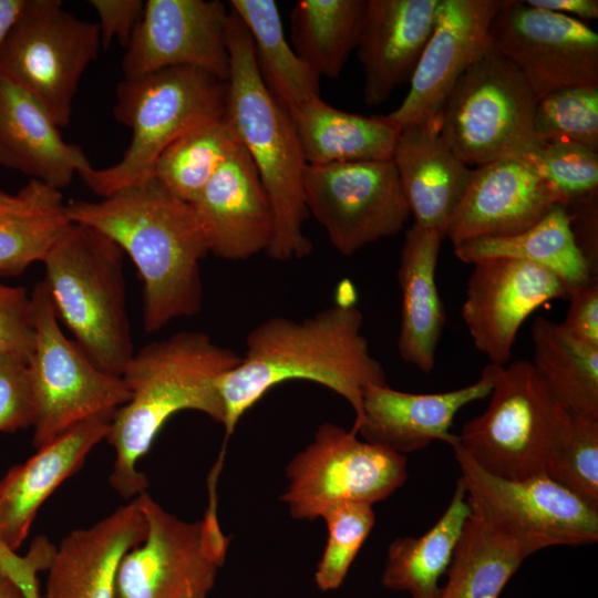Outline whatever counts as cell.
I'll use <instances>...</instances> for the list:
<instances>
[{
    "instance_id": "1",
    "label": "cell",
    "mask_w": 598,
    "mask_h": 598,
    "mask_svg": "<svg viewBox=\"0 0 598 598\" xmlns=\"http://www.w3.org/2000/svg\"><path fill=\"white\" fill-rule=\"evenodd\" d=\"M364 318L352 303L340 301L301 320L270 317L246 337L239 363L218 379L225 409V441L241 416L280 383L305 380L343 398L362 423L364 390L386 384L384 369L362 332Z\"/></svg>"
},
{
    "instance_id": "2",
    "label": "cell",
    "mask_w": 598,
    "mask_h": 598,
    "mask_svg": "<svg viewBox=\"0 0 598 598\" xmlns=\"http://www.w3.org/2000/svg\"><path fill=\"white\" fill-rule=\"evenodd\" d=\"M70 221L95 228L133 261L143 283L147 333L203 307L200 261L209 254L192 204L153 176L100 200L65 204Z\"/></svg>"
},
{
    "instance_id": "3",
    "label": "cell",
    "mask_w": 598,
    "mask_h": 598,
    "mask_svg": "<svg viewBox=\"0 0 598 598\" xmlns=\"http://www.w3.org/2000/svg\"><path fill=\"white\" fill-rule=\"evenodd\" d=\"M241 359L202 331L183 330L135 351L121 377L130 400L112 416L106 435L115 451L110 484L123 498L146 492L148 480L138 471L164 424L192 410L224 424L218 379Z\"/></svg>"
},
{
    "instance_id": "4",
    "label": "cell",
    "mask_w": 598,
    "mask_h": 598,
    "mask_svg": "<svg viewBox=\"0 0 598 598\" xmlns=\"http://www.w3.org/2000/svg\"><path fill=\"white\" fill-rule=\"evenodd\" d=\"M229 11L226 117L250 157L271 207L274 230L266 254L281 262L301 259L312 250L303 230L309 215L303 188L307 163L289 112L259 75L247 29Z\"/></svg>"
},
{
    "instance_id": "5",
    "label": "cell",
    "mask_w": 598,
    "mask_h": 598,
    "mask_svg": "<svg viewBox=\"0 0 598 598\" xmlns=\"http://www.w3.org/2000/svg\"><path fill=\"white\" fill-rule=\"evenodd\" d=\"M42 262L59 320L102 370L121 375L135 352L123 250L95 228L70 221Z\"/></svg>"
},
{
    "instance_id": "6",
    "label": "cell",
    "mask_w": 598,
    "mask_h": 598,
    "mask_svg": "<svg viewBox=\"0 0 598 598\" xmlns=\"http://www.w3.org/2000/svg\"><path fill=\"white\" fill-rule=\"evenodd\" d=\"M227 82L196 68L178 66L116 86L113 115L132 131L122 158L79 173L101 198L152 176L159 155L183 135L226 116Z\"/></svg>"
},
{
    "instance_id": "7",
    "label": "cell",
    "mask_w": 598,
    "mask_h": 598,
    "mask_svg": "<svg viewBox=\"0 0 598 598\" xmlns=\"http://www.w3.org/2000/svg\"><path fill=\"white\" fill-rule=\"evenodd\" d=\"M488 398L485 411L467 421L448 445L503 478L545 473L570 432V413L526 360L498 367Z\"/></svg>"
},
{
    "instance_id": "8",
    "label": "cell",
    "mask_w": 598,
    "mask_h": 598,
    "mask_svg": "<svg viewBox=\"0 0 598 598\" xmlns=\"http://www.w3.org/2000/svg\"><path fill=\"white\" fill-rule=\"evenodd\" d=\"M537 101L519 70L489 50L448 92L437 114L441 136L471 168L520 157L537 143Z\"/></svg>"
},
{
    "instance_id": "9",
    "label": "cell",
    "mask_w": 598,
    "mask_h": 598,
    "mask_svg": "<svg viewBox=\"0 0 598 598\" xmlns=\"http://www.w3.org/2000/svg\"><path fill=\"white\" fill-rule=\"evenodd\" d=\"M35 341L28 362L34 404L32 444L39 448L73 426L113 416L130 400L121 375L102 370L63 333L43 280L31 293Z\"/></svg>"
},
{
    "instance_id": "10",
    "label": "cell",
    "mask_w": 598,
    "mask_h": 598,
    "mask_svg": "<svg viewBox=\"0 0 598 598\" xmlns=\"http://www.w3.org/2000/svg\"><path fill=\"white\" fill-rule=\"evenodd\" d=\"M197 522L164 509L148 493L138 495L146 522L143 540L121 559L115 598H206L229 546L219 525L217 497Z\"/></svg>"
},
{
    "instance_id": "11",
    "label": "cell",
    "mask_w": 598,
    "mask_h": 598,
    "mask_svg": "<svg viewBox=\"0 0 598 598\" xmlns=\"http://www.w3.org/2000/svg\"><path fill=\"white\" fill-rule=\"evenodd\" d=\"M102 49L96 22L60 0H25L0 51V73L32 94L55 124L69 125L87 66Z\"/></svg>"
},
{
    "instance_id": "12",
    "label": "cell",
    "mask_w": 598,
    "mask_h": 598,
    "mask_svg": "<svg viewBox=\"0 0 598 598\" xmlns=\"http://www.w3.org/2000/svg\"><path fill=\"white\" fill-rule=\"evenodd\" d=\"M408 476L405 455L324 422L287 465L281 501L292 518L315 520L347 503L373 506L391 496Z\"/></svg>"
},
{
    "instance_id": "13",
    "label": "cell",
    "mask_w": 598,
    "mask_h": 598,
    "mask_svg": "<svg viewBox=\"0 0 598 598\" xmlns=\"http://www.w3.org/2000/svg\"><path fill=\"white\" fill-rule=\"evenodd\" d=\"M450 446L471 507L529 555L597 542L598 509L546 473L503 478L484 471L457 445Z\"/></svg>"
},
{
    "instance_id": "14",
    "label": "cell",
    "mask_w": 598,
    "mask_h": 598,
    "mask_svg": "<svg viewBox=\"0 0 598 598\" xmlns=\"http://www.w3.org/2000/svg\"><path fill=\"white\" fill-rule=\"evenodd\" d=\"M307 210L342 256L400 233L411 216L392 159L307 165Z\"/></svg>"
},
{
    "instance_id": "15",
    "label": "cell",
    "mask_w": 598,
    "mask_h": 598,
    "mask_svg": "<svg viewBox=\"0 0 598 598\" xmlns=\"http://www.w3.org/2000/svg\"><path fill=\"white\" fill-rule=\"evenodd\" d=\"M491 50L511 61L539 100L598 84V34L586 22L504 0L489 28Z\"/></svg>"
},
{
    "instance_id": "16",
    "label": "cell",
    "mask_w": 598,
    "mask_h": 598,
    "mask_svg": "<svg viewBox=\"0 0 598 598\" xmlns=\"http://www.w3.org/2000/svg\"><path fill=\"white\" fill-rule=\"evenodd\" d=\"M230 11L219 0H147L122 59L125 79L190 66L227 82Z\"/></svg>"
},
{
    "instance_id": "17",
    "label": "cell",
    "mask_w": 598,
    "mask_h": 598,
    "mask_svg": "<svg viewBox=\"0 0 598 598\" xmlns=\"http://www.w3.org/2000/svg\"><path fill=\"white\" fill-rule=\"evenodd\" d=\"M569 292L559 277L535 264L484 259L473 264L461 317L488 364L504 367L527 318L546 302L568 298Z\"/></svg>"
},
{
    "instance_id": "18",
    "label": "cell",
    "mask_w": 598,
    "mask_h": 598,
    "mask_svg": "<svg viewBox=\"0 0 598 598\" xmlns=\"http://www.w3.org/2000/svg\"><path fill=\"white\" fill-rule=\"evenodd\" d=\"M504 0H440L435 22L402 103L385 117L400 130L435 118L460 76L491 50Z\"/></svg>"
},
{
    "instance_id": "19",
    "label": "cell",
    "mask_w": 598,
    "mask_h": 598,
    "mask_svg": "<svg viewBox=\"0 0 598 598\" xmlns=\"http://www.w3.org/2000/svg\"><path fill=\"white\" fill-rule=\"evenodd\" d=\"M558 205H564L560 196L520 157L502 158L473 168L445 237L455 246L512 236Z\"/></svg>"
},
{
    "instance_id": "20",
    "label": "cell",
    "mask_w": 598,
    "mask_h": 598,
    "mask_svg": "<svg viewBox=\"0 0 598 598\" xmlns=\"http://www.w3.org/2000/svg\"><path fill=\"white\" fill-rule=\"evenodd\" d=\"M192 206L209 254L238 261L267 251L274 230L271 207L239 142Z\"/></svg>"
},
{
    "instance_id": "21",
    "label": "cell",
    "mask_w": 598,
    "mask_h": 598,
    "mask_svg": "<svg viewBox=\"0 0 598 598\" xmlns=\"http://www.w3.org/2000/svg\"><path fill=\"white\" fill-rule=\"evenodd\" d=\"M497 369L487 364L475 382L440 393L403 392L388 383L370 385L363 393V419L357 434L402 455L434 441L450 444L455 437L450 432L455 415L489 395Z\"/></svg>"
},
{
    "instance_id": "22",
    "label": "cell",
    "mask_w": 598,
    "mask_h": 598,
    "mask_svg": "<svg viewBox=\"0 0 598 598\" xmlns=\"http://www.w3.org/2000/svg\"><path fill=\"white\" fill-rule=\"evenodd\" d=\"M145 533L138 497L96 524L71 532L50 559L45 598H115L120 561Z\"/></svg>"
},
{
    "instance_id": "23",
    "label": "cell",
    "mask_w": 598,
    "mask_h": 598,
    "mask_svg": "<svg viewBox=\"0 0 598 598\" xmlns=\"http://www.w3.org/2000/svg\"><path fill=\"white\" fill-rule=\"evenodd\" d=\"M440 0H367L357 47L363 100L382 104L410 82L432 32Z\"/></svg>"
},
{
    "instance_id": "24",
    "label": "cell",
    "mask_w": 598,
    "mask_h": 598,
    "mask_svg": "<svg viewBox=\"0 0 598 598\" xmlns=\"http://www.w3.org/2000/svg\"><path fill=\"white\" fill-rule=\"evenodd\" d=\"M111 420L96 416L79 423L0 480V549L16 553L23 544L39 508L106 439Z\"/></svg>"
},
{
    "instance_id": "25",
    "label": "cell",
    "mask_w": 598,
    "mask_h": 598,
    "mask_svg": "<svg viewBox=\"0 0 598 598\" xmlns=\"http://www.w3.org/2000/svg\"><path fill=\"white\" fill-rule=\"evenodd\" d=\"M0 165L59 190L91 166L79 145L63 140L42 104L1 73Z\"/></svg>"
},
{
    "instance_id": "26",
    "label": "cell",
    "mask_w": 598,
    "mask_h": 598,
    "mask_svg": "<svg viewBox=\"0 0 598 598\" xmlns=\"http://www.w3.org/2000/svg\"><path fill=\"white\" fill-rule=\"evenodd\" d=\"M392 161L414 225L446 233L473 168L445 143L437 116L401 128Z\"/></svg>"
},
{
    "instance_id": "27",
    "label": "cell",
    "mask_w": 598,
    "mask_h": 598,
    "mask_svg": "<svg viewBox=\"0 0 598 598\" xmlns=\"http://www.w3.org/2000/svg\"><path fill=\"white\" fill-rule=\"evenodd\" d=\"M444 238L441 230L413 224L405 234L398 268L402 296L398 353L423 373L432 372L435 367L446 322L435 277Z\"/></svg>"
},
{
    "instance_id": "28",
    "label": "cell",
    "mask_w": 598,
    "mask_h": 598,
    "mask_svg": "<svg viewBox=\"0 0 598 598\" xmlns=\"http://www.w3.org/2000/svg\"><path fill=\"white\" fill-rule=\"evenodd\" d=\"M289 114L307 165L392 159L401 131L385 116L348 113L321 97Z\"/></svg>"
},
{
    "instance_id": "29",
    "label": "cell",
    "mask_w": 598,
    "mask_h": 598,
    "mask_svg": "<svg viewBox=\"0 0 598 598\" xmlns=\"http://www.w3.org/2000/svg\"><path fill=\"white\" fill-rule=\"evenodd\" d=\"M463 262L507 258L532 262L559 277L569 290L597 277L576 244L566 206L558 205L532 227L507 237L481 238L453 246Z\"/></svg>"
},
{
    "instance_id": "30",
    "label": "cell",
    "mask_w": 598,
    "mask_h": 598,
    "mask_svg": "<svg viewBox=\"0 0 598 598\" xmlns=\"http://www.w3.org/2000/svg\"><path fill=\"white\" fill-rule=\"evenodd\" d=\"M471 505L461 478L441 517L423 535L395 538L389 546L382 585L412 598H435L462 535Z\"/></svg>"
},
{
    "instance_id": "31",
    "label": "cell",
    "mask_w": 598,
    "mask_h": 598,
    "mask_svg": "<svg viewBox=\"0 0 598 598\" xmlns=\"http://www.w3.org/2000/svg\"><path fill=\"white\" fill-rule=\"evenodd\" d=\"M228 7L249 33L262 82L288 112L320 97V78L287 40L275 0H230Z\"/></svg>"
},
{
    "instance_id": "32",
    "label": "cell",
    "mask_w": 598,
    "mask_h": 598,
    "mask_svg": "<svg viewBox=\"0 0 598 598\" xmlns=\"http://www.w3.org/2000/svg\"><path fill=\"white\" fill-rule=\"evenodd\" d=\"M528 556L471 507L445 574L446 582L435 598H499Z\"/></svg>"
},
{
    "instance_id": "33",
    "label": "cell",
    "mask_w": 598,
    "mask_h": 598,
    "mask_svg": "<svg viewBox=\"0 0 598 598\" xmlns=\"http://www.w3.org/2000/svg\"><path fill=\"white\" fill-rule=\"evenodd\" d=\"M536 373L569 412L598 416V347L581 342L545 317L532 324Z\"/></svg>"
},
{
    "instance_id": "34",
    "label": "cell",
    "mask_w": 598,
    "mask_h": 598,
    "mask_svg": "<svg viewBox=\"0 0 598 598\" xmlns=\"http://www.w3.org/2000/svg\"><path fill=\"white\" fill-rule=\"evenodd\" d=\"M367 0H299L290 13L291 47L319 76L337 79L357 49Z\"/></svg>"
},
{
    "instance_id": "35",
    "label": "cell",
    "mask_w": 598,
    "mask_h": 598,
    "mask_svg": "<svg viewBox=\"0 0 598 598\" xmlns=\"http://www.w3.org/2000/svg\"><path fill=\"white\" fill-rule=\"evenodd\" d=\"M69 223L61 190L34 181L27 204L0 216V276L19 275L42 262Z\"/></svg>"
},
{
    "instance_id": "36",
    "label": "cell",
    "mask_w": 598,
    "mask_h": 598,
    "mask_svg": "<svg viewBox=\"0 0 598 598\" xmlns=\"http://www.w3.org/2000/svg\"><path fill=\"white\" fill-rule=\"evenodd\" d=\"M237 143L227 117L216 120L173 142L155 162L152 176L192 204Z\"/></svg>"
},
{
    "instance_id": "37",
    "label": "cell",
    "mask_w": 598,
    "mask_h": 598,
    "mask_svg": "<svg viewBox=\"0 0 598 598\" xmlns=\"http://www.w3.org/2000/svg\"><path fill=\"white\" fill-rule=\"evenodd\" d=\"M534 134L537 143L573 142L598 152V84L564 87L540 97Z\"/></svg>"
},
{
    "instance_id": "38",
    "label": "cell",
    "mask_w": 598,
    "mask_h": 598,
    "mask_svg": "<svg viewBox=\"0 0 598 598\" xmlns=\"http://www.w3.org/2000/svg\"><path fill=\"white\" fill-rule=\"evenodd\" d=\"M520 158L567 206L597 193L598 152L573 142L536 143Z\"/></svg>"
},
{
    "instance_id": "39",
    "label": "cell",
    "mask_w": 598,
    "mask_h": 598,
    "mask_svg": "<svg viewBox=\"0 0 598 598\" xmlns=\"http://www.w3.org/2000/svg\"><path fill=\"white\" fill-rule=\"evenodd\" d=\"M321 518L327 525L328 538L315 581L320 590L330 591L343 584L374 526L375 515L372 505L347 503L332 507Z\"/></svg>"
},
{
    "instance_id": "40",
    "label": "cell",
    "mask_w": 598,
    "mask_h": 598,
    "mask_svg": "<svg viewBox=\"0 0 598 598\" xmlns=\"http://www.w3.org/2000/svg\"><path fill=\"white\" fill-rule=\"evenodd\" d=\"M570 415V432L545 473L598 509V416Z\"/></svg>"
},
{
    "instance_id": "41",
    "label": "cell",
    "mask_w": 598,
    "mask_h": 598,
    "mask_svg": "<svg viewBox=\"0 0 598 598\" xmlns=\"http://www.w3.org/2000/svg\"><path fill=\"white\" fill-rule=\"evenodd\" d=\"M33 422L28 365L10 353L0 352V433L28 429Z\"/></svg>"
},
{
    "instance_id": "42",
    "label": "cell",
    "mask_w": 598,
    "mask_h": 598,
    "mask_svg": "<svg viewBox=\"0 0 598 598\" xmlns=\"http://www.w3.org/2000/svg\"><path fill=\"white\" fill-rule=\"evenodd\" d=\"M34 341L31 295L24 287L0 283V352L28 364Z\"/></svg>"
},
{
    "instance_id": "43",
    "label": "cell",
    "mask_w": 598,
    "mask_h": 598,
    "mask_svg": "<svg viewBox=\"0 0 598 598\" xmlns=\"http://www.w3.org/2000/svg\"><path fill=\"white\" fill-rule=\"evenodd\" d=\"M142 0H90L99 22L102 48L106 49L113 40L127 47L144 9Z\"/></svg>"
},
{
    "instance_id": "44",
    "label": "cell",
    "mask_w": 598,
    "mask_h": 598,
    "mask_svg": "<svg viewBox=\"0 0 598 598\" xmlns=\"http://www.w3.org/2000/svg\"><path fill=\"white\" fill-rule=\"evenodd\" d=\"M568 299L560 326L575 339L598 347V278L571 289Z\"/></svg>"
},
{
    "instance_id": "45",
    "label": "cell",
    "mask_w": 598,
    "mask_h": 598,
    "mask_svg": "<svg viewBox=\"0 0 598 598\" xmlns=\"http://www.w3.org/2000/svg\"><path fill=\"white\" fill-rule=\"evenodd\" d=\"M569 205L578 208L577 214L568 212L571 217L577 219V221L570 219L576 244L592 269L597 271V193Z\"/></svg>"
},
{
    "instance_id": "46",
    "label": "cell",
    "mask_w": 598,
    "mask_h": 598,
    "mask_svg": "<svg viewBox=\"0 0 598 598\" xmlns=\"http://www.w3.org/2000/svg\"><path fill=\"white\" fill-rule=\"evenodd\" d=\"M528 6L585 22L598 18L597 0H527Z\"/></svg>"
},
{
    "instance_id": "47",
    "label": "cell",
    "mask_w": 598,
    "mask_h": 598,
    "mask_svg": "<svg viewBox=\"0 0 598 598\" xmlns=\"http://www.w3.org/2000/svg\"><path fill=\"white\" fill-rule=\"evenodd\" d=\"M24 3L25 0H0V51Z\"/></svg>"
},
{
    "instance_id": "48",
    "label": "cell",
    "mask_w": 598,
    "mask_h": 598,
    "mask_svg": "<svg viewBox=\"0 0 598 598\" xmlns=\"http://www.w3.org/2000/svg\"><path fill=\"white\" fill-rule=\"evenodd\" d=\"M33 187L34 181L30 179L28 184L14 195L0 190V216L16 212L24 206L32 195Z\"/></svg>"
},
{
    "instance_id": "49",
    "label": "cell",
    "mask_w": 598,
    "mask_h": 598,
    "mask_svg": "<svg viewBox=\"0 0 598 598\" xmlns=\"http://www.w3.org/2000/svg\"><path fill=\"white\" fill-rule=\"evenodd\" d=\"M0 598H30V596L0 568Z\"/></svg>"
}]
</instances>
